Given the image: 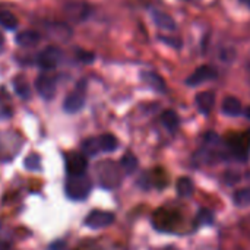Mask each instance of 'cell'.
<instances>
[{"mask_svg": "<svg viewBox=\"0 0 250 250\" xmlns=\"http://www.w3.org/2000/svg\"><path fill=\"white\" fill-rule=\"evenodd\" d=\"M92 190V180L86 174L67 176L64 183V192L72 201H83Z\"/></svg>", "mask_w": 250, "mask_h": 250, "instance_id": "6da1fadb", "label": "cell"}, {"mask_svg": "<svg viewBox=\"0 0 250 250\" xmlns=\"http://www.w3.org/2000/svg\"><path fill=\"white\" fill-rule=\"evenodd\" d=\"M95 168H97V176H98L100 185L104 189H114L120 185L122 174H120V168L116 163L101 161L95 166Z\"/></svg>", "mask_w": 250, "mask_h": 250, "instance_id": "7a4b0ae2", "label": "cell"}, {"mask_svg": "<svg viewBox=\"0 0 250 250\" xmlns=\"http://www.w3.org/2000/svg\"><path fill=\"white\" fill-rule=\"evenodd\" d=\"M86 92V82L85 81H81L76 88L64 98V103H63V110L66 113H78L83 108L85 105V94Z\"/></svg>", "mask_w": 250, "mask_h": 250, "instance_id": "3957f363", "label": "cell"}, {"mask_svg": "<svg viewBox=\"0 0 250 250\" xmlns=\"http://www.w3.org/2000/svg\"><path fill=\"white\" fill-rule=\"evenodd\" d=\"M64 168L67 176H81L86 174L88 168V160L83 152L70 151L64 155Z\"/></svg>", "mask_w": 250, "mask_h": 250, "instance_id": "277c9868", "label": "cell"}, {"mask_svg": "<svg viewBox=\"0 0 250 250\" xmlns=\"http://www.w3.org/2000/svg\"><path fill=\"white\" fill-rule=\"evenodd\" d=\"M63 53L59 47H47L37 56V64L44 70H53L62 62Z\"/></svg>", "mask_w": 250, "mask_h": 250, "instance_id": "5b68a950", "label": "cell"}, {"mask_svg": "<svg viewBox=\"0 0 250 250\" xmlns=\"http://www.w3.org/2000/svg\"><path fill=\"white\" fill-rule=\"evenodd\" d=\"M114 223V214L108 211L94 209L85 218V226L89 229H104Z\"/></svg>", "mask_w": 250, "mask_h": 250, "instance_id": "8992f818", "label": "cell"}, {"mask_svg": "<svg viewBox=\"0 0 250 250\" xmlns=\"http://www.w3.org/2000/svg\"><path fill=\"white\" fill-rule=\"evenodd\" d=\"M217 78V70L209 66V64H204V66H199L188 79H186V85L189 86H198L201 83H205V82H209L212 79Z\"/></svg>", "mask_w": 250, "mask_h": 250, "instance_id": "52a82bcc", "label": "cell"}, {"mask_svg": "<svg viewBox=\"0 0 250 250\" xmlns=\"http://www.w3.org/2000/svg\"><path fill=\"white\" fill-rule=\"evenodd\" d=\"M56 78L47 73H42L35 81V89L44 100H51L56 94Z\"/></svg>", "mask_w": 250, "mask_h": 250, "instance_id": "ba28073f", "label": "cell"}, {"mask_svg": "<svg viewBox=\"0 0 250 250\" xmlns=\"http://www.w3.org/2000/svg\"><path fill=\"white\" fill-rule=\"evenodd\" d=\"M141 79H142L146 85H149L154 91H157V92L164 94V92L167 91V86H166L164 79H163L158 73H155V72H152V70H145V72H142V73H141Z\"/></svg>", "mask_w": 250, "mask_h": 250, "instance_id": "9c48e42d", "label": "cell"}, {"mask_svg": "<svg viewBox=\"0 0 250 250\" xmlns=\"http://www.w3.org/2000/svg\"><path fill=\"white\" fill-rule=\"evenodd\" d=\"M151 15H152L154 23L160 29H164V31H176V22H174V19L168 13H166L163 10H158V9H154L151 12Z\"/></svg>", "mask_w": 250, "mask_h": 250, "instance_id": "30bf717a", "label": "cell"}, {"mask_svg": "<svg viewBox=\"0 0 250 250\" xmlns=\"http://www.w3.org/2000/svg\"><path fill=\"white\" fill-rule=\"evenodd\" d=\"M15 41L21 47H34L41 41V34L37 31H32V29H25V31H21L19 34H16Z\"/></svg>", "mask_w": 250, "mask_h": 250, "instance_id": "8fae6325", "label": "cell"}, {"mask_svg": "<svg viewBox=\"0 0 250 250\" xmlns=\"http://www.w3.org/2000/svg\"><path fill=\"white\" fill-rule=\"evenodd\" d=\"M64 9H66V15L76 22L83 21L89 15V10H91L89 6L85 3H70Z\"/></svg>", "mask_w": 250, "mask_h": 250, "instance_id": "7c38bea8", "label": "cell"}, {"mask_svg": "<svg viewBox=\"0 0 250 250\" xmlns=\"http://www.w3.org/2000/svg\"><path fill=\"white\" fill-rule=\"evenodd\" d=\"M215 104V94L212 91H204L196 95V105L202 114H208Z\"/></svg>", "mask_w": 250, "mask_h": 250, "instance_id": "4fadbf2b", "label": "cell"}, {"mask_svg": "<svg viewBox=\"0 0 250 250\" xmlns=\"http://www.w3.org/2000/svg\"><path fill=\"white\" fill-rule=\"evenodd\" d=\"M221 108H223V113L226 116H230V117H236V116H240L243 113L242 103L236 97H227V98H224Z\"/></svg>", "mask_w": 250, "mask_h": 250, "instance_id": "5bb4252c", "label": "cell"}, {"mask_svg": "<svg viewBox=\"0 0 250 250\" xmlns=\"http://www.w3.org/2000/svg\"><path fill=\"white\" fill-rule=\"evenodd\" d=\"M230 145H231V148L236 151V154H237V155L246 157L250 146L249 135H239V136L233 138Z\"/></svg>", "mask_w": 250, "mask_h": 250, "instance_id": "9a60e30c", "label": "cell"}, {"mask_svg": "<svg viewBox=\"0 0 250 250\" xmlns=\"http://www.w3.org/2000/svg\"><path fill=\"white\" fill-rule=\"evenodd\" d=\"M98 142H100V149L103 152H113L119 146L117 138L111 133H104V135L98 136Z\"/></svg>", "mask_w": 250, "mask_h": 250, "instance_id": "2e32d148", "label": "cell"}, {"mask_svg": "<svg viewBox=\"0 0 250 250\" xmlns=\"http://www.w3.org/2000/svg\"><path fill=\"white\" fill-rule=\"evenodd\" d=\"M13 88H15V92L23 98V100H28L31 97V88L26 82V79L23 76H16L15 81H13Z\"/></svg>", "mask_w": 250, "mask_h": 250, "instance_id": "e0dca14e", "label": "cell"}, {"mask_svg": "<svg viewBox=\"0 0 250 250\" xmlns=\"http://www.w3.org/2000/svg\"><path fill=\"white\" fill-rule=\"evenodd\" d=\"M82 152L86 155V157H94L97 155L101 149H100V142H98V138H88L82 142Z\"/></svg>", "mask_w": 250, "mask_h": 250, "instance_id": "ac0fdd59", "label": "cell"}, {"mask_svg": "<svg viewBox=\"0 0 250 250\" xmlns=\"http://www.w3.org/2000/svg\"><path fill=\"white\" fill-rule=\"evenodd\" d=\"M161 122H163V125H164L168 130H176V129L179 127V116H177V113L173 111V110L164 111L163 116H161Z\"/></svg>", "mask_w": 250, "mask_h": 250, "instance_id": "d6986e66", "label": "cell"}, {"mask_svg": "<svg viewBox=\"0 0 250 250\" xmlns=\"http://www.w3.org/2000/svg\"><path fill=\"white\" fill-rule=\"evenodd\" d=\"M177 193L182 198H189L193 193V183L189 177H182L177 182Z\"/></svg>", "mask_w": 250, "mask_h": 250, "instance_id": "ffe728a7", "label": "cell"}, {"mask_svg": "<svg viewBox=\"0 0 250 250\" xmlns=\"http://www.w3.org/2000/svg\"><path fill=\"white\" fill-rule=\"evenodd\" d=\"M0 25L6 29H15L18 26V18L12 12L0 9Z\"/></svg>", "mask_w": 250, "mask_h": 250, "instance_id": "44dd1931", "label": "cell"}, {"mask_svg": "<svg viewBox=\"0 0 250 250\" xmlns=\"http://www.w3.org/2000/svg\"><path fill=\"white\" fill-rule=\"evenodd\" d=\"M138 164H139L138 163V158L133 154H126L122 158V161H120V166H122V168L125 170L126 174H132L138 168Z\"/></svg>", "mask_w": 250, "mask_h": 250, "instance_id": "7402d4cb", "label": "cell"}, {"mask_svg": "<svg viewBox=\"0 0 250 250\" xmlns=\"http://www.w3.org/2000/svg\"><path fill=\"white\" fill-rule=\"evenodd\" d=\"M234 204L239 207H248L250 205V188L240 189L234 193Z\"/></svg>", "mask_w": 250, "mask_h": 250, "instance_id": "603a6c76", "label": "cell"}, {"mask_svg": "<svg viewBox=\"0 0 250 250\" xmlns=\"http://www.w3.org/2000/svg\"><path fill=\"white\" fill-rule=\"evenodd\" d=\"M23 164H25V168L29 170V171H40V170H41V158H40V155H37V154L28 155V157L25 158Z\"/></svg>", "mask_w": 250, "mask_h": 250, "instance_id": "cb8c5ba5", "label": "cell"}, {"mask_svg": "<svg viewBox=\"0 0 250 250\" xmlns=\"http://www.w3.org/2000/svg\"><path fill=\"white\" fill-rule=\"evenodd\" d=\"M198 220H199L201 224L209 226V224L214 223V215H212V212H211L209 209H201V211L198 212Z\"/></svg>", "mask_w": 250, "mask_h": 250, "instance_id": "d4e9b609", "label": "cell"}, {"mask_svg": "<svg viewBox=\"0 0 250 250\" xmlns=\"http://www.w3.org/2000/svg\"><path fill=\"white\" fill-rule=\"evenodd\" d=\"M76 57L79 62L82 63H92L95 60V54L92 51H86V50H76Z\"/></svg>", "mask_w": 250, "mask_h": 250, "instance_id": "484cf974", "label": "cell"}, {"mask_svg": "<svg viewBox=\"0 0 250 250\" xmlns=\"http://www.w3.org/2000/svg\"><path fill=\"white\" fill-rule=\"evenodd\" d=\"M160 40H161L163 42H166V44L171 45V47H176V48L182 47V41H180V40H177V38H170V37H160Z\"/></svg>", "mask_w": 250, "mask_h": 250, "instance_id": "4316f807", "label": "cell"}, {"mask_svg": "<svg viewBox=\"0 0 250 250\" xmlns=\"http://www.w3.org/2000/svg\"><path fill=\"white\" fill-rule=\"evenodd\" d=\"M48 250H67V245L63 240H57L48 246Z\"/></svg>", "mask_w": 250, "mask_h": 250, "instance_id": "83f0119b", "label": "cell"}, {"mask_svg": "<svg viewBox=\"0 0 250 250\" xmlns=\"http://www.w3.org/2000/svg\"><path fill=\"white\" fill-rule=\"evenodd\" d=\"M243 113H245L246 119H249V120H250V107H248V108H246V110H245Z\"/></svg>", "mask_w": 250, "mask_h": 250, "instance_id": "f1b7e54d", "label": "cell"}, {"mask_svg": "<svg viewBox=\"0 0 250 250\" xmlns=\"http://www.w3.org/2000/svg\"><path fill=\"white\" fill-rule=\"evenodd\" d=\"M3 42H4V35L0 32V45H3Z\"/></svg>", "mask_w": 250, "mask_h": 250, "instance_id": "f546056e", "label": "cell"}, {"mask_svg": "<svg viewBox=\"0 0 250 250\" xmlns=\"http://www.w3.org/2000/svg\"><path fill=\"white\" fill-rule=\"evenodd\" d=\"M245 1H246V4L250 7V0H245Z\"/></svg>", "mask_w": 250, "mask_h": 250, "instance_id": "4dcf8cb0", "label": "cell"}, {"mask_svg": "<svg viewBox=\"0 0 250 250\" xmlns=\"http://www.w3.org/2000/svg\"><path fill=\"white\" fill-rule=\"evenodd\" d=\"M0 151H1V135H0Z\"/></svg>", "mask_w": 250, "mask_h": 250, "instance_id": "1f68e13d", "label": "cell"}, {"mask_svg": "<svg viewBox=\"0 0 250 250\" xmlns=\"http://www.w3.org/2000/svg\"><path fill=\"white\" fill-rule=\"evenodd\" d=\"M248 135H249V138H250V130H249V132H248Z\"/></svg>", "mask_w": 250, "mask_h": 250, "instance_id": "d6a6232c", "label": "cell"}]
</instances>
